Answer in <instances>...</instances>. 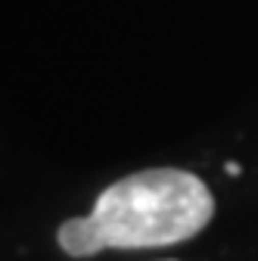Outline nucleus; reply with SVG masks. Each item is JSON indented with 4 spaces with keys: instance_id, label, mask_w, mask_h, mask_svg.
Listing matches in <instances>:
<instances>
[{
    "instance_id": "f257e3e1",
    "label": "nucleus",
    "mask_w": 258,
    "mask_h": 261,
    "mask_svg": "<svg viewBox=\"0 0 258 261\" xmlns=\"http://www.w3.org/2000/svg\"><path fill=\"white\" fill-rule=\"evenodd\" d=\"M215 215L209 187L180 168H146L106 187L93 212L59 227V246L72 258L103 249L174 246L202 233Z\"/></svg>"
}]
</instances>
